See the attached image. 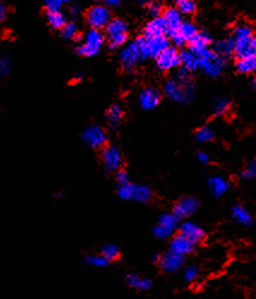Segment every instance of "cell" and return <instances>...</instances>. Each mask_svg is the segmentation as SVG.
<instances>
[{
  "label": "cell",
  "mask_w": 256,
  "mask_h": 299,
  "mask_svg": "<svg viewBox=\"0 0 256 299\" xmlns=\"http://www.w3.org/2000/svg\"><path fill=\"white\" fill-rule=\"evenodd\" d=\"M197 277H199V271H197L196 267L190 266V267H188V268H185V271H184V279L185 280L191 283V281L196 280Z\"/></svg>",
  "instance_id": "45"
},
{
  "label": "cell",
  "mask_w": 256,
  "mask_h": 299,
  "mask_svg": "<svg viewBox=\"0 0 256 299\" xmlns=\"http://www.w3.org/2000/svg\"><path fill=\"white\" fill-rule=\"evenodd\" d=\"M70 1H71V0H45V5L47 11H55L60 10L64 5Z\"/></svg>",
  "instance_id": "39"
},
{
  "label": "cell",
  "mask_w": 256,
  "mask_h": 299,
  "mask_svg": "<svg viewBox=\"0 0 256 299\" xmlns=\"http://www.w3.org/2000/svg\"><path fill=\"white\" fill-rule=\"evenodd\" d=\"M138 4H142V5H146V4H149L151 2V0H137Z\"/></svg>",
  "instance_id": "51"
},
{
  "label": "cell",
  "mask_w": 256,
  "mask_h": 299,
  "mask_svg": "<svg viewBox=\"0 0 256 299\" xmlns=\"http://www.w3.org/2000/svg\"><path fill=\"white\" fill-rule=\"evenodd\" d=\"M11 69H12V63H11L10 58L6 55H2L1 59H0V72H1L2 77L7 76L11 72Z\"/></svg>",
  "instance_id": "41"
},
{
  "label": "cell",
  "mask_w": 256,
  "mask_h": 299,
  "mask_svg": "<svg viewBox=\"0 0 256 299\" xmlns=\"http://www.w3.org/2000/svg\"><path fill=\"white\" fill-rule=\"evenodd\" d=\"M218 54H220L222 57H226V55L231 54L232 52H235V41L234 39H226L220 41L216 45V49Z\"/></svg>",
  "instance_id": "28"
},
{
  "label": "cell",
  "mask_w": 256,
  "mask_h": 299,
  "mask_svg": "<svg viewBox=\"0 0 256 299\" xmlns=\"http://www.w3.org/2000/svg\"><path fill=\"white\" fill-rule=\"evenodd\" d=\"M85 19H87V23L90 25V28H106V25L111 20V12L108 10V6H106V5H95L87 11Z\"/></svg>",
  "instance_id": "5"
},
{
  "label": "cell",
  "mask_w": 256,
  "mask_h": 299,
  "mask_svg": "<svg viewBox=\"0 0 256 299\" xmlns=\"http://www.w3.org/2000/svg\"><path fill=\"white\" fill-rule=\"evenodd\" d=\"M210 42H211V37L208 36V34L201 31V33H197L195 36H194L193 39L189 41L190 49L194 52V53H196L197 55H199L208 48Z\"/></svg>",
  "instance_id": "19"
},
{
  "label": "cell",
  "mask_w": 256,
  "mask_h": 299,
  "mask_svg": "<svg viewBox=\"0 0 256 299\" xmlns=\"http://www.w3.org/2000/svg\"><path fill=\"white\" fill-rule=\"evenodd\" d=\"M214 136H216V133L208 127L199 129L196 133V140L201 143L211 142V141L214 139Z\"/></svg>",
  "instance_id": "34"
},
{
  "label": "cell",
  "mask_w": 256,
  "mask_h": 299,
  "mask_svg": "<svg viewBox=\"0 0 256 299\" xmlns=\"http://www.w3.org/2000/svg\"><path fill=\"white\" fill-rule=\"evenodd\" d=\"M163 4L159 0H151V2L148 4V12L153 17L160 16V13L163 12Z\"/></svg>",
  "instance_id": "40"
},
{
  "label": "cell",
  "mask_w": 256,
  "mask_h": 299,
  "mask_svg": "<svg viewBox=\"0 0 256 299\" xmlns=\"http://www.w3.org/2000/svg\"><path fill=\"white\" fill-rule=\"evenodd\" d=\"M105 42V35L101 33L100 29L92 28L87 31L84 36V45H87L90 48L95 49V51L100 52L102 45Z\"/></svg>",
  "instance_id": "17"
},
{
  "label": "cell",
  "mask_w": 256,
  "mask_h": 299,
  "mask_svg": "<svg viewBox=\"0 0 256 299\" xmlns=\"http://www.w3.org/2000/svg\"><path fill=\"white\" fill-rule=\"evenodd\" d=\"M252 47H253V51H254V53L256 54V36H253Z\"/></svg>",
  "instance_id": "50"
},
{
  "label": "cell",
  "mask_w": 256,
  "mask_h": 299,
  "mask_svg": "<svg viewBox=\"0 0 256 299\" xmlns=\"http://www.w3.org/2000/svg\"><path fill=\"white\" fill-rule=\"evenodd\" d=\"M106 39L111 48L122 47L128 40V25L123 19L114 18L106 25Z\"/></svg>",
  "instance_id": "4"
},
{
  "label": "cell",
  "mask_w": 256,
  "mask_h": 299,
  "mask_svg": "<svg viewBox=\"0 0 256 299\" xmlns=\"http://www.w3.org/2000/svg\"><path fill=\"white\" fill-rule=\"evenodd\" d=\"M164 18L166 20L167 27H169V33L170 31L178 30L181 28L182 23H183L182 22V12L179 11V8L176 7L166 8L164 12Z\"/></svg>",
  "instance_id": "18"
},
{
  "label": "cell",
  "mask_w": 256,
  "mask_h": 299,
  "mask_svg": "<svg viewBox=\"0 0 256 299\" xmlns=\"http://www.w3.org/2000/svg\"><path fill=\"white\" fill-rule=\"evenodd\" d=\"M194 243L184 237L183 234L179 233L178 236L173 237L170 243V250L179 255H188L194 250Z\"/></svg>",
  "instance_id": "16"
},
{
  "label": "cell",
  "mask_w": 256,
  "mask_h": 299,
  "mask_svg": "<svg viewBox=\"0 0 256 299\" xmlns=\"http://www.w3.org/2000/svg\"><path fill=\"white\" fill-rule=\"evenodd\" d=\"M159 262H160V267L164 272L175 273L183 266L184 256L170 250L169 253L163 255V256L159 259Z\"/></svg>",
  "instance_id": "11"
},
{
  "label": "cell",
  "mask_w": 256,
  "mask_h": 299,
  "mask_svg": "<svg viewBox=\"0 0 256 299\" xmlns=\"http://www.w3.org/2000/svg\"><path fill=\"white\" fill-rule=\"evenodd\" d=\"M179 31H181L182 35L184 36V39L187 40L188 42H189V41L193 39V37L195 36L197 33H199L195 25H194L191 22H183V23H182L181 28H179Z\"/></svg>",
  "instance_id": "33"
},
{
  "label": "cell",
  "mask_w": 256,
  "mask_h": 299,
  "mask_svg": "<svg viewBox=\"0 0 256 299\" xmlns=\"http://www.w3.org/2000/svg\"><path fill=\"white\" fill-rule=\"evenodd\" d=\"M85 262L93 267L102 268V267L107 266L108 263H110V261L106 259L105 256H102V255H92V256H88L87 259H85Z\"/></svg>",
  "instance_id": "37"
},
{
  "label": "cell",
  "mask_w": 256,
  "mask_h": 299,
  "mask_svg": "<svg viewBox=\"0 0 256 299\" xmlns=\"http://www.w3.org/2000/svg\"><path fill=\"white\" fill-rule=\"evenodd\" d=\"M181 65L187 71H194L197 67H200L199 55L194 53L191 49H189V51H183L181 53Z\"/></svg>",
  "instance_id": "21"
},
{
  "label": "cell",
  "mask_w": 256,
  "mask_h": 299,
  "mask_svg": "<svg viewBox=\"0 0 256 299\" xmlns=\"http://www.w3.org/2000/svg\"><path fill=\"white\" fill-rule=\"evenodd\" d=\"M77 53L79 54V55H82V57H87V58H90V57H94V55H96L99 53L98 51H95V49H93V48H90V47H88L87 45H82V46H79L78 48H77Z\"/></svg>",
  "instance_id": "44"
},
{
  "label": "cell",
  "mask_w": 256,
  "mask_h": 299,
  "mask_svg": "<svg viewBox=\"0 0 256 299\" xmlns=\"http://www.w3.org/2000/svg\"><path fill=\"white\" fill-rule=\"evenodd\" d=\"M179 233L183 234L184 237H187L194 244H197V243H200L205 238L204 230H202L199 225L190 221H185L179 226Z\"/></svg>",
  "instance_id": "15"
},
{
  "label": "cell",
  "mask_w": 256,
  "mask_h": 299,
  "mask_svg": "<svg viewBox=\"0 0 256 299\" xmlns=\"http://www.w3.org/2000/svg\"><path fill=\"white\" fill-rule=\"evenodd\" d=\"M237 70L242 73H253L256 72V54L250 55L244 59H238Z\"/></svg>",
  "instance_id": "26"
},
{
  "label": "cell",
  "mask_w": 256,
  "mask_h": 299,
  "mask_svg": "<svg viewBox=\"0 0 256 299\" xmlns=\"http://www.w3.org/2000/svg\"><path fill=\"white\" fill-rule=\"evenodd\" d=\"M148 58L146 48V37H138L135 41L129 43L122 49L119 55L122 66L128 71H132L141 61Z\"/></svg>",
  "instance_id": "2"
},
{
  "label": "cell",
  "mask_w": 256,
  "mask_h": 299,
  "mask_svg": "<svg viewBox=\"0 0 256 299\" xmlns=\"http://www.w3.org/2000/svg\"><path fill=\"white\" fill-rule=\"evenodd\" d=\"M47 22L53 29H61L66 24L65 16L60 12V10L47 11Z\"/></svg>",
  "instance_id": "25"
},
{
  "label": "cell",
  "mask_w": 256,
  "mask_h": 299,
  "mask_svg": "<svg viewBox=\"0 0 256 299\" xmlns=\"http://www.w3.org/2000/svg\"><path fill=\"white\" fill-rule=\"evenodd\" d=\"M230 100L228 98H218L214 101L213 105V112L216 116H223L229 111L230 108Z\"/></svg>",
  "instance_id": "32"
},
{
  "label": "cell",
  "mask_w": 256,
  "mask_h": 299,
  "mask_svg": "<svg viewBox=\"0 0 256 299\" xmlns=\"http://www.w3.org/2000/svg\"><path fill=\"white\" fill-rule=\"evenodd\" d=\"M196 157H197V160L200 161V162L205 163V165H207V163L210 162V156H208V155L206 153H204V151H199V153H197V155H196Z\"/></svg>",
  "instance_id": "47"
},
{
  "label": "cell",
  "mask_w": 256,
  "mask_h": 299,
  "mask_svg": "<svg viewBox=\"0 0 256 299\" xmlns=\"http://www.w3.org/2000/svg\"><path fill=\"white\" fill-rule=\"evenodd\" d=\"M123 114H124V112H123L122 107L118 106V105H113V106L108 108L107 120L108 123H110V125H112V127H117V125H119L123 119Z\"/></svg>",
  "instance_id": "27"
},
{
  "label": "cell",
  "mask_w": 256,
  "mask_h": 299,
  "mask_svg": "<svg viewBox=\"0 0 256 299\" xmlns=\"http://www.w3.org/2000/svg\"><path fill=\"white\" fill-rule=\"evenodd\" d=\"M232 39L235 41L237 40H246L253 39V31L252 28L247 24H240L235 28L234 34H232Z\"/></svg>",
  "instance_id": "30"
},
{
  "label": "cell",
  "mask_w": 256,
  "mask_h": 299,
  "mask_svg": "<svg viewBox=\"0 0 256 299\" xmlns=\"http://www.w3.org/2000/svg\"><path fill=\"white\" fill-rule=\"evenodd\" d=\"M155 59H157L158 69L163 71H169L181 65V53L173 47L165 49Z\"/></svg>",
  "instance_id": "8"
},
{
  "label": "cell",
  "mask_w": 256,
  "mask_h": 299,
  "mask_svg": "<svg viewBox=\"0 0 256 299\" xmlns=\"http://www.w3.org/2000/svg\"><path fill=\"white\" fill-rule=\"evenodd\" d=\"M208 187L214 196L220 197V196L225 195L228 190L230 189V183L223 177H213L208 180Z\"/></svg>",
  "instance_id": "20"
},
{
  "label": "cell",
  "mask_w": 256,
  "mask_h": 299,
  "mask_svg": "<svg viewBox=\"0 0 256 299\" xmlns=\"http://www.w3.org/2000/svg\"><path fill=\"white\" fill-rule=\"evenodd\" d=\"M254 87H255V89H256V76H255V78H254Z\"/></svg>",
  "instance_id": "52"
},
{
  "label": "cell",
  "mask_w": 256,
  "mask_h": 299,
  "mask_svg": "<svg viewBox=\"0 0 256 299\" xmlns=\"http://www.w3.org/2000/svg\"><path fill=\"white\" fill-rule=\"evenodd\" d=\"M200 67L202 69L207 76L211 77H218L220 73L223 72L224 67H225V60L224 57L218 54L216 51H211V49H206L201 54H199Z\"/></svg>",
  "instance_id": "3"
},
{
  "label": "cell",
  "mask_w": 256,
  "mask_h": 299,
  "mask_svg": "<svg viewBox=\"0 0 256 299\" xmlns=\"http://www.w3.org/2000/svg\"><path fill=\"white\" fill-rule=\"evenodd\" d=\"M178 218L175 214H163L154 227V236L159 239L169 238L177 228Z\"/></svg>",
  "instance_id": "6"
},
{
  "label": "cell",
  "mask_w": 256,
  "mask_h": 299,
  "mask_svg": "<svg viewBox=\"0 0 256 299\" xmlns=\"http://www.w3.org/2000/svg\"><path fill=\"white\" fill-rule=\"evenodd\" d=\"M117 181H118V184L120 185V184H125V183H129V175L128 173H126L125 171H117Z\"/></svg>",
  "instance_id": "46"
},
{
  "label": "cell",
  "mask_w": 256,
  "mask_h": 299,
  "mask_svg": "<svg viewBox=\"0 0 256 299\" xmlns=\"http://www.w3.org/2000/svg\"><path fill=\"white\" fill-rule=\"evenodd\" d=\"M187 70H182L179 72L177 78L167 81L164 86V92L172 101L183 104V102L190 101L194 98V89L193 82L188 76Z\"/></svg>",
  "instance_id": "1"
},
{
  "label": "cell",
  "mask_w": 256,
  "mask_h": 299,
  "mask_svg": "<svg viewBox=\"0 0 256 299\" xmlns=\"http://www.w3.org/2000/svg\"><path fill=\"white\" fill-rule=\"evenodd\" d=\"M161 101V94L158 92L154 88H146L138 95V102L140 106L146 111L154 110L155 107H158V105Z\"/></svg>",
  "instance_id": "10"
},
{
  "label": "cell",
  "mask_w": 256,
  "mask_h": 299,
  "mask_svg": "<svg viewBox=\"0 0 256 299\" xmlns=\"http://www.w3.org/2000/svg\"><path fill=\"white\" fill-rule=\"evenodd\" d=\"M167 35H169L171 41H172V42L175 43V45L177 47L184 46L185 43L188 42V41L184 39V36L182 35L181 31H179V29H178V30H175V31H170V33Z\"/></svg>",
  "instance_id": "42"
},
{
  "label": "cell",
  "mask_w": 256,
  "mask_h": 299,
  "mask_svg": "<svg viewBox=\"0 0 256 299\" xmlns=\"http://www.w3.org/2000/svg\"><path fill=\"white\" fill-rule=\"evenodd\" d=\"M232 216L238 224L243 226H250L253 224V218L250 213L242 206H235L232 208Z\"/></svg>",
  "instance_id": "24"
},
{
  "label": "cell",
  "mask_w": 256,
  "mask_h": 299,
  "mask_svg": "<svg viewBox=\"0 0 256 299\" xmlns=\"http://www.w3.org/2000/svg\"><path fill=\"white\" fill-rule=\"evenodd\" d=\"M82 139L87 146L92 148H101L107 142V134L99 125H90L82 134Z\"/></svg>",
  "instance_id": "7"
},
{
  "label": "cell",
  "mask_w": 256,
  "mask_h": 299,
  "mask_svg": "<svg viewBox=\"0 0 256 299\" xmlns=\"http://www.w3.org/2000/svg\"><path fill=\"white\" fill-rule=\"evenodd\" d=\"M146 37V36H145ZM170 47V40L163 36L146 37V48L148 58H157L161 52Z\"/></svg>",
  "instance_id": "12"
},
{
  "label": "cell",
  "mask_w": 256,
  "mask_h": 299,
  "mask_svg": "<svg viewBox=\"0 0 256 299\" xmlns=\"http://www.w3.org/2000/svg\"><path fill=\"white\" fill-rule=\"evenodd\" d=\"M104 2L108 7H117L120 4V0H104Z\"/></svg>",
  "instance_id": "48"
},
{
  "label": "cell",
  "mask_w": 256,
  "mask_h": 299,
  "mask_svg": "<svg viewBox=\"0 0 256 299\" xmlns=\"http://www.w3.org/2000/svg\"><path fill=\"white\" fill-rule=\"evenodd\" d=\"M242 177L247 178V179H252V178L256 177V159L250 161L248 166L243 169Z\"/></svg>",
  "instance_id": "43"
},
{
  "label": "cell",
  "mask_w": 256,
  "mask_h": 299,
  "mask_svg": "<svg viewBox=\"0 0 256 299\" xmlns=\"http://www.w3.org/2000/svg\"><path fill=\"white\" fill-rule=\"evenodd\" d=\"M234 53L236 54V57L238 58V59H244V58H248V57H250V55L255 54L254 51H253V47H252V39L235 41Z\"/></svg>",
  "instance_id": "22"
},
{
  "label": "cell",
  "mask_w": 256,
  "mask_h": 299,
  "mask_svg": "<svg viewBox=\"0 0 256 299\" xmlns=\"http://www.w3.org/2000/svg\"><path fill=\"white\" fill-rule=\"evenodd\" d=\"M101 159L102 162H104V166L108 171H119L120 167H122V154H120L119 149H117L113 146H108L104 148V150L101 153Z\"/></svg>",
  "instance_id": "9"
},
{
  "label": "cell",
  "mask_w": 256,
  "mask_h": 299,
  "mask_svg": "<svg viewBox=\"0 0 256 299\" xmlns=\"http://www.w3.org/2000/svg\"><path fill=\"white\" fill-rule=\"evenodd\" d=\"M199 209V201L194 197H184L178 202L173 209V214L178 219H184L193 215Z\"/></svg>",
  "instance_id": "13"
},
{
  "label": "cell",
  "mask_w": 256,
  "mask_h": 299,
  "mask_svg": "<svg viewBox=\"0 0 256 299\" xmlns=\"http://www.w3.org/2000/svg\"><path fill=\"white\" fill-rule=\"evenodd\" d=\"M101 255L105 256L108 261L117 260V257L119 256V249L118 246L114 244H106L102 246Z\"/></svg>",
  "instance_id": "36"
},
{
  "label": "cell",
  "mask_w": 256,
  "mask_h": 299,
  "mask_svg": "<svg viewBox=\"0 0 256 299\" xmlns=\"http://www.w3.org/2000/svg\"><path fill=\"white\" fill-rule=\"evenodd\" d=\"M152 197V191L148 186L146 185H136V191H135L134 199L140 203L148 202Z\"/></svg>",
  "instance_id": "31"
},
{
  "label": "cell",
  "mask_w": 256,
  "mask_h": 299,
  "mask_svg": "<svg viewBox=\"0 0 256 299\" xmlns=\"http://www.w3.org/2000/svg\"><path fill=\"white\" fill-rule=\"evenodd\" d=\"M5 16H6V7L1 4L0 5V18H1V20H4Z\"/></svg>",
  "instance_id": "49"
},
{
  "label": "cell",
  "mask_w": 256,
  "mask_h": 299,
  "mask_svg": "<svg viewBox=\"0 0 256 299\" xmlns=\"http://www.w3.org/2000/svg\"><path fill=\"white\" fill-rule=\"evenodd\" d=\"M61 35L64 39L71 40L77 36V27L75 23H66L63 28H61Z\"/></svg>",
  "instance_id": "38"
},
{
  "label": "cell",
  "mask_w": 256,
  "mask_h": 299,
  "mask_svg": "<svg viewBox=\"0 0 256 299\" xmlns=\"http://www.w3.org/2000/svg\"><path fill=\"white\" fill-rule=\"evenodd\" d=\"M126 283L132 289H136L138 291H147V290H149L152 287L151 280L140 277L137 274H129L126 277Z\"/></svg>",
  "instance_id": "23"
},
{
  "label": "cell",
  "mask_w": 256,
  "mask_h": 299,
  "mask_svg": "<svg viewBox=\"0 0 256 299\" xmlns=\"http://www.w3.org/2000/svg\"><path fill=\"white\" fill-rule=\"evenodd\" d=\"M169 33V27L167 23L165 20L164 16L154 17L151 22L147 23L145 28V36L146 37H153V36H163Z\"/></svg>",
  "instance_id": "14"
},
{
  "label": "cell",
  "mask_w": 256,
  "mask_h": 299,
  "mask_svg": "<svg viewBox=\"0 0 256 299\" xmlns=\"http://www.w3.org/2000/svg\"><path fill=\"white\" fill-rule=\"evenodd\" d=\"M135 191H136V185L135 184H131L130 181L125 184H120L118 186V196L122 199H134L135 197Z\"/></svg>",
  "instance_id": "29"
},
{
  "label": "cell",
  "mask_w": 256,
  "mask_h": 299,
  "mask_svg": "<svg viewBox=\"0 0 256 299\" xmlns=\"http://www.w3.org/2000/svg\"><path fill=\"white\" fill-rule=\"evenodd\" d=\"M175 2L182 13L190 14L195 12L196 4L194 0H175Z\"/></svg>",
  "instance_id": "35"
}]
</instances>
